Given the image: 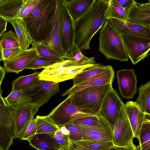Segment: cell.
<instances>
[{
    "label": "cell",
    "instance_id": "6da1fadb",
    "mask_svg": "<svg viewBox=\"0 0 150 150\" xmlns=\"http://www.w3.org/2000/svg\"><path fill=\"white\" fill-rule=\"evenodd\" d=\"M110 0H96L88 11L74 22V42L81 50L89 49L91 40L107 20Z\"/></svg>",
    "mask_w": 150,
    "mask_h": 150
},
{
    "label": "cell",
    "instance_id": "7a4b0ae2",
    "mask_svg": "<svg viewBox=\"0 0 150 150\" xmlns=\"http://www.w3.org/2000/svg\"><path fill=\"white\" fill-rule=\"evenodd\" d=\"M56 0H41L38 6L22 20L31 42L42 43L49 36L53 26Z\"/></svg>",
    "mask_w": 150,
    "mask_h": 150
},
{
    "label": "cell",
    "instance_id": "3957f363",
    "mask_svg": "<svg viewBox=\"0 0 150 150\" xmlns=\"http://www.w3.org/2000/svg\"><path fill=\"white\" fill-rule=\"evenodd\" d=\"M99 51L108 60L128 61L122 35L107 20L99 30Z\"/></svg>",
    "mask_w": 150,
    "mask_h": 150
},
{
    "label": "cell",
    "instance_id": "277c9868",
    "mask_svg": "<svg viewBox=\"0 0 150 150\" xmlns=\"http://www.w3.org/2000/svg\"><path fill=\"white\" fill-rule=\"evenodd\" d=\"M112 83L85 88L68 97L79 108L97 115L106 95L113 89Z\"/></svg>",
    "mask_w": 150,
    "mask_h": 150
},
{
    "label": "cell",
    "instance_id": "5b68a950",
    "mask_svg": "<svg viewBox=\"0 0 150 150\" xmlns=\"http://www.w3.org/2000/svg\"><path fill=\"white\" fill-rule=\"evenodd\" d=\"M93 64H88L71 59H65L45 69L39 75V79L56 83L64 81L73 79Z\"/></svg>",
    "mask_w": 150,
    "mask_h": 150
},
{
    "label": "cell",
    "instance_id": "8992f818",
    "mask_svg": "<svg viewBox=\"0 0 150 150\" xmlns=\"http://www.w3.org/2000/svg\"><path fill=\"white\" fill-rule=\"evenodd\" d=\"M94 115L78 107L68 97L54 108L48 116L60 127L77 119Z\"/></svg>",
    "mask_w": 150,
    "mask_h": 150
},
{
    "label": "cell",
    "instance_id": "52a82bcc",
    "mask_svg": "<svg viewBox=\"0 0 150 150\" xmlns=\"http://www.w3.org/2000/svg\"><path fill=\"white\" fill-rule=\"evenodd\" d=\"M59 91L58 83L40 79L21 91L32 99L31 103L36 104L39 108L48 103L50 98Z\"/></svg>",
    "mask_w": 150,
    "mask_h": 150
},
{
    "label": "cell",
    "instance_id": "ba28073f",
    "mask_svg": "<svg viewBox=\"0 0 150 150\" xmlns=\"http://www.w3.org/2000/svg\"><path fill=\"white\" fill-rule=\"evenodd\" d=\"M11 116V127L14 139L19 138L25 131L39 108L30 103L16 108L10 107Z\"/></svg>",
    "mask_w": 150,
    "mask_h": 150
},
{
    "label": "cell",
    "instance_id": "9c48e42d",
    "mask_svg": "<svg viewBox=\"0 0 150 150\" xmlns=\"http://www.w3.org/2000/svg\"><path fill=\"white\" fill-rule=\"evenodd\" d=\"M122 35L128 57L133 64H136L149 56L150 38L129 35Z\"/></svg>",
    "mask_w": 150,
    "mask_h": 150
},
{
    "label": "cell",
    "instance_id": "30bf717a",
    "mask_svg": "<svg viewBox=\"0 0 150 150\" xmlns=\"http://www.w3.org/2000/svg\"><path fill=\"white\" fill-rule=\"evenodd\" d=\"M59 19L61 44L66 59L74 44V22L66 7L64 0H60Z\"/></svg>",
    "mask_w": 150,
    "mask_h": 150
},
{
    "label": "cell",
    "instance_id": "8fae6325",
    "mask_svg": "<svg viewBox=\"0 0 150 150\" xmlns=\"http://www.w3.org/2000/svg\"><path fill=\"white\" fill-rule=\"evenodd\" d=\"M124 104L116 91L113 88L106 95L97 114L107 121L112 131Z\"/></svg>",
    "mask_w": 150,
    "mask_h": 150
},
{
    "label": "cell",
    "instance_id": "7c38bea8",
    "mask_svg": "<svg viewBox=\"0 0 150 150\" xmlns=\"http://www.w3.org/2000/svg\"><path fill=\"white\" fill-rule=\"evenodd\" d=\"M134 138L129 121L122 108L112 131L113 144L119 146H127L133 143V140Z\"/></svg>",
    "mask_w": 150,
    "mask_h": 150
},
{
    "label": "cell",
    "instance_id": "4fadbf2b",
    "mask_svg": "<svg viewBox=\"0 0 150 150\" xmlns=\"http://www.w3.org/2000/svg\"><path fill=\"white\" fill-rule=\"evenodd\" d=\"M75 125L81 134L82 140L112 141V130L107 121L100 116L97 125L88 127Z\"/></svg>",
    "mask_w": 150,
    "mask_h": 150
},
{
    "label": "cell",
    "instance_id": "5bb4252c",
    "mask_svg": "<svg viewBox=\"0 0 150 150\" xmlns=\"http://www.w3.org/2000/svg\"><path fill=\"white\" fill-rule=\"evenodd\" d=\"M115 76L114 69L111 65L101 72L88 79L73 86L62 93L61 96H70L76 92L87 88L106 85L112 83Z\"/></svg>",
    "mask_w": 150,
    "mask_h": 150
},
{
    "label": "cell",
    "instance_id": "9a60e30c",
    "mask_svg": "<svg viewBox=\"0 0 150 150\" xmlns=\"http://www.w3.org/2000/svg\"><path fill=\"white\" fill-rule=\"evenodd\" d=\"M117 75L120 94L123 98L132 99L137 93V82L134 70H120Z\"/></svg>",
    "mask_w": 150,
    "mask_h": 150
},
{
    "label": "cell",
    "instance_id": "2e32d148",
    "mask_svg": "<svg viewBox=\"0 0 150 150\" xmlns=\"http://www.w3.org/2000/svg\"><path fill=\"white\" fill-rule=\"evenodd\" d=\"M38 56L34 47H32L21 52L12 57L4 61L3 67L6 72L17 74L25 69L26 67Z\"/></svg>",
    "mask_w": 150,
    "mask_h": 150
},
{
    "label": "cell",
    "instance_id": "e0dca14e",
    "mask_svg": "<svg viewBox=\"0 0 150 150\" xmlns=\"http://www.w3.org/2000/svg\"><path fill=\"white\" fill-rule=\"evenodd\" d=\"M60 0H56L54 24L52 31L42 44L55 51L65 59V55L62 48L59 19Z\"/></svg>",
    "mask_w": 150,
    "mask_h": 150
},
{
    "label": "cell",
    "instance_id": "ac0fdd59",
    "mask_svg": "<svg viewBox=\"0 0 150 150\" xmlns=\"http://www.w3.org/2000/svg\"><path fill=\"white\" fill-rule=\"evenodd\" d=\"M123 110L132 128L134 138L138 140L139 134L144 121L145 113L137 102L130 101L124 104Z\"/></svg>",
    "mask_w": 150,
    "mask_h": 150
},
{
    "label": "cell",
    "instance_id": "d6986e66",
    "mask_svg": "<svg viewBox=\"0 0 150 150\" xmlns=\"http://www.w3.org/2000/svg\"><path fill=\"white\" fill-rule=\"evenodd\" d=\"M127 21L150 28V1L145 3L134 2L127 11Z\"/></svg>",
    "mask_w": 150,
    "mask_h": 150
},
{
    "label": "cell",
    "instance_id": "ffe728a7",
    "mask_svg": "<svg viewBox=\"0 0 150 150\" xmlns=\"http://www.w3.org/2000/svg\"><path fill=\"white\" fill-rule=\"evenodd\" d=\"M109 20L122 35H129L150 38V28L115 19L111 18Z\"/></svg>",
    "mask_w": 150,
    "mask_h": 150
},
{
    "label": "cell",
    "instance_id": "44dd1931",
    "mask_svg": "<svg viewBox=\"0 0 150 150\" xmlns=\"http://www.w3.org/2000/svg\"><path fill=\"white\" fill-rule=\"evenodd\" d=\"M67 10L75 22L86 13L96 0H64Z\"/></svg>",
    "mask_w": 150,
    "mask_h": 150
},
{
    "label": "cell",
    "instance_id": "7402d4cb",
    "mask_svg": "<svg viewBox=\"0 0 150 150\" xmlns=\"http://www.w3.org/2000/svg\"><path fill=\"white\" fill-rule=\"evenodd\" d=\"M27 141L37 150H59L61 146L48 134H36Z\"/></svg>",
    "mask_w": 150,
    "mask_h": 150
},
{
    "label": "cell",
    "instance_id": "603a6c76",
    "mask_svg": "<svg viewBox=\"0 0 150 150\" xmlns=\"http://www.w3.org/2000/svg\"><path fill=\"white\" fill-rule=\"evenodd\" d=\"M24 0H1L0 16L8 22L17 18Z\"/></svg>",
    "mask_w": 150,
    "mask_h": 150
},
{
    "label": "cell",
    "instance_id": "cb8c5ba5",
    "mask_svg": "<svg viewBox=\"0 0 150 150\" xmlns=\"http://www.w3.org/2000/svg\"><path fill=\"white\" fill-rule=\"evenodd\" d=\"M73 147L81 150H108L114 145L112 141L81 140L70 142Z\"/></svg>",
    "mask_w": 150,
    "mask_h": 150
},
{
    "label": "cell",
    "instance_id": "d4e9b609",
    "mask_svg": "<svg viewBox=\"0 0 150 150\" xmlns=\"http://www.w3.org/2000/svg\"><path fill=\"white\" fill-rule=\"evenodd\" d=\"M138 150H150V114L145 113L139 134Z\"/></svg>",
    "mask_w": 150,
    "mask_h": 150
},
{
    "label": "cell",
    "instance_id": "484cf974",
    "mask_svg": "<svg viewBox=\"0 0 150 150\" xmlns=\"http://www.w3.org/2000/svg\"><path fill=\"white\" fill-rule=\"evenodd\" d=\"M8 22L13 27L21 47L24 50H27L32 42L29 37L22 20L16 18Z\"/></svg>",
    "mask_w": 150,
    "mask_h": 150
},
{
    "label": "cell",
    "instance_id": "4316f807",
    "mask_svg": "<svg viewBox=\"0 0 150 150\" xmlns=\"http://www.w3.org/2000/svg\"><path fill=\"white\" fill-rule=\"evenodd\" d=\"M108 66V65L104 66L100 63H94L92 66L85 69L78 74L72 79L73 86L86 80L101 72Z\"/></svg>",
    "mask_w": 150,
    "mask_h": 150
},
{
    "label": "cell",
    "instance_id": "83f0119b",
    "mask_svg": "<svg viewBox=\"0 0 150 150\" xmlns=\"http://www.w3.org/2000/svg\"><path fill=\"white\" fill-rule=\"evenodd\" d=\"M35 119L37 129L36 134H49L60 128L48 115H37Z\"/></svg>",
    "mask_w": 150,
    "mask_h": 150
},
{
    "label": "cell",
    "instance_id": "f1b7e54d",
    "mask_svg": "<svg viewBox=\"0 0 150 150\" xmlns=\"http://www.w3.org/2000/svg\"><path fill=\"white\" fill-rule=\"evenodd\" d=\"M31 44L32 46L34 47L38 55L40 57L56 63L64 59L57 52L41 43H34L31 42Z\"/></svg>",
    "mask_w": 150,
    "mask_h": 150
},
{
    "label": "cell",
    "instance_id": "f546056e",
    "mask_svg": "<svg viewBox=\"0 0 150 150\" xmlns=\"http://www.w3.org/2000/svg\"><path fill=\"white\" fill-rule=\"evenodd\" d=\"M139 95L137 99L142 111L150 114V81L142 84L138 88Z\"/></svg>",
    "mask_w": 150,
    "mask_h": 150
},
{
    "label": "cell",
    "instance_id": "4dcf8cb0",
    "mask_svg": "<svg viewBox=\"0 0 150 150\" xmlns=\"http://www.w3.org/2000/svg\"><path fill=\"white\" fill-rule=\"evenodd\" d=\"M10 107L16 108L30 103H31L32 99L23 93L21 91L11 92L6 97L4 98Z\"/></svg>",
    "mask_w": 150,
    "mask_h": 150
},
{
    "label": "cell",
    "instance_id": "1f68e13d",
    "mask_svg": "<svg viewBox=\"0 0 150 150\" xmlns=\"http://www.w3.org/2000/svg\"><path fill=\"white\" fill-rule=\"evenodd\" d=\"M41 72H35L25 76H21L14 80L12 83L11 92L21 91L22 90L39 80Z\"/></svg>",
    "mask_w": 150,
    "mask_h": 150
},
{
    "label": "cell",
    "instance_id": "d6a6232c",
    "mask_svg": "<svg viewBox=\"0 0 150 150\" xmlns=\"http://www.w3.org/2000/svg\"><path fill=\"white\" fill-rule=\"evenodd\" d=\"M0 46L2 50L21 47L15 32L10 30L0 36Z\"/></svg>",
    "mask_w": 150,
    "mask_h": 150
},
{
    "label": "cell",
    "instance_id": "836d02e7",
    "mask_svg": "<svg viewBox=\"0 0 150 150\" xmlns=\"http://www.w3.org/2000/svg\"><path fill=\"white\" fill-rule=\"evenodd\" d=\"M128 10L112 3L110 0L108 7L107 20L111 18L126 21Z\"/></svg>",
    "mask_w": 150,
    "mask_h": 150
},
{
    "label": "cell",
    "instance_id": "e575fe53",
    "mask_svg": "<svg viewBox=\"0 0 150 150\" xmlns=\"http://www.w3.org/2000/svg\"><path fill=\"white\" fill-rule=\"evenodd\" d=\"M13 139L11 127L0 125V149L8 150L13 144Z\"/></svg>",
    "mask_w": 150,
    "mask_h": 150
},
{
    "label": "cell",
    "instance_id": "d590c367",
    "mask_svg": "<svg viewBox=\"0 0 150 150\" xmlns=\"http://www.w3.org/2000/svg\"><path fill=\"white\" fill-rule=\"evenodd\" d=\"M41 0H24L18 11L17 18L23 20L38 6Z\"/></svg>",
    "mask_w": 150,
    "mask_h": 150
},
{
    "label": "cell",
    "instance_id": "8d00e7d4",
    "mask_svg": "<svg viewBox=\"0 0 150 150\" xmlns=\"http://www.w3.org/2000/svg\"><path fill=\"white\" fill-rule=\"evenodd\" d=\"M71 59L76 61L88 64H92L95 63L96 62L94 57L89 58L85 56L82 54V51L75 43L69 54L65 59Z\"/></svg>",
    "mask_w": 150,
    "mask_h": 150
},
{
    "label": "cell",
    "instance_id": "74e56055",
    "mask_svg": "<svg viewBox=\"0 0 150 150\" xmlns=\"http://www.w3.org/2000/svg\"><path fill=\"white\" fill-rule=\"evenodd\" d=\"M100 119V116L94 115L77 119L70 123L85 126H93L98 124Z\"/></svg>",
    "mask_w": 150,
    "mask_h": 150
},
{
    "label": "cell",
    "instance_id": "f35d334b",
    "mask_svg": "<svg viewBox=\"0 0 150 150\" xmlns=\"http://www.w3.org/2000/svg\"><path fill=\"white\" fill-rule=\"evenodd\" d=\"M55 63L38 56L31 62L26 67L25 69L35 70L40 68L45 69Z\"/></svg>",
    "mask_w": 150,
    "mask_h": 150
},
{
    "label": "cell",
    "instance_id": "ab89813d",
    "mask_svg": "<svg viewBox=\"0 0 150 150\" xmlns=\"http://www.w3.org/2000/svg\"><path fill=\"white\" fill-rule=\"evenodd\" d=\"M0 125L10 128L11 125V116L10 107L0 105Z\"/></svg>",
    "mask_w": 150,
    "mask_h": 150
},
{
    "label": "cell",
    "instance_id": "60d3db41",
    "mask_svg": "<svg viewBox=\"0 0 150 150\" xmlns=\"http://www.w3.org/2000/svg\"><path fill=\"white\" fill-rule=\"evenodd\" d=\"M64 126L69 131V133L68 136L70 142L82 140L81 134L75 124L69 123Z\"/></svg>",
    "mask_w": 150,
    "mask_h": 150
},
{
    "label": "cell",
    "instance_id": "b9f144b4",
    "mask_svg": "<svg viewBox=\"0 0 150 150\" xmlns=\"http://www.w3.org/2000/svg\"><path fill=\"white\" fill-rule=\"evenodd\" d=\"M36 120L33 118L29 123L20 139L28 141L36 134Z\"/></svg>",
    "mask_w": 150,
    "mask_h": 150
},
{
    "label": "cell",
    "instance_id": "7bdbcfd3",
    "mask_svg": "<svg viewBox=\"0 0 150 150\" xmlns=\"http://www.w3.org/2000/svg\"><path fill=\"white\" fill-rule=\"evenodd\" d=\"M23 50L21 47L8 49L2 50V60L4 61L16 55Z\"/></svg>",
    "mask_w": 150,
    "mask_h": 150
},
{
    "label": "cell",
    "instance_id": "ee69618b",
    "mask_svg": "<svg viewBox=\"0 0 150 150\" xmlns=\"http://www.w3.org/2000/svg\"><path fill=\"white\" fill-rule=\"evenodd\" d=\"M113 4L127 10L130 8L134 0H110Z\"/></svg>",
    "mask_w": 150,
    "mask_h": 150
},
{
    "label": "cell",
    "instance_id": "f6af8a7d",
    "mask_svg": "<svg viewBox=\"0 0 150 150\" xmlns=\"http://www.w3.org/2000/svg\"><path fill=\"white\" fill-rule=\"evenodd\" d=\"M108 150H138L133 143L125 146H121L113 145Z\"/></svg>",
    "mask_w": 150,
    "mask_h": 150
},
{
    "label": "cell",
    "instance_id": "bcb514c9",
    "mask_svg": "<svg viewBox=\"0 0 150 150\" xmlns=\"http://www.w3.org/2000/svg\"><path fill=\"white\" fill-rule=\"evenodd\" d=\"M7 23L5 19L0 16V36L5 33L6 30Z\"/></svg>",
    "mask_w": 150,
    "mask_h": 150
},
{
    "label": "cell",
    "instance_id": "7dc6e473",
    "mask_svg": "<svg viewBox=\"0 0 150 150\" xmlns=\"http://www.w3.org/2000/svg\"><path fill=\"white\" fill-rule=\"evenodd\" d=\"M6 71L0 65V95L2 94V91L1 88V85L2 81L5 77Z\"/></svg>",
    "mask_w": 150,
    "mask_h": 150
},
{
    "label": "cell",
    "instance_id": "c3c4849f",
    "mask_svg": "<svg viewBox=\"0 0 150 150\" xmlns=\"http://www.w3.org/2000/svg\"><path fill=\"white\" fill-rule=\"evenodd\" d=\"M62 133L65 135H69V131L68 129L64 126H63L59 127Z\"/></svg>",
    "mask_w": 150,
    "mask_h": 150
},
{
    "label": "cell",
    "instance_id": "681fc988",
    "mask_svg": "<svg viewBox=\"0 0 150 150\" xmlns=\"http://www.w3.org/2000/svg\"><path fill=\"white\" fill-rule=\"evenodd\" d=\"M0 105L4 106H8L4 98L1 95H0Z\"/></svg>",
    "mask_w": 150,
    "mask_h": 150
},
{
    "label": "cell",
    "instance_id": "f907efd6",
    "mask_svg": "<svg viewBox=\"0 0 150 150\" xmlns=\"http://www.w3.org/2000/svg\"><path fill=\"white\" fill-rule=\"evenodd\" d=\"M59 150H73V149L70 145V146H61Z\"/></svg>",
    "mask_w": 150,
    "mask_h": 150
},
{
    "label": "cell",
    "instance_id": "816d5d0a",
    "mask_svg": "<svg viewBox=\"0 0 150 150\" xmlns=\"http://www.w3.org/2000/svg\"><path fill=\"white\" fill-rule=\"evenodd\" d=\"M2 60V50L0 46V62Z\"/></svg>",
    "mask_w": 150,
    "mask_h": 150
},
{
    "label": "cell",
    "instance_id": "f5cc1de1",
    "mask_svg": "<svg viewBox=\"0 0 150 150\" xmlns=\"http://www.w3.org/2000/svg\"><path fill=\"white\" fill-rule=\"evenodd\" d=\"M71 147L72 148L73 150H80L79 149H77V148H74L72 146H71Z\"/></svg>",
    "mask_w": 150,
    "mask_h": 150
},
{
    "label": "cell",
    "instance_id": "db71d44e",
    "mask_svg": "<svg viewBox=\"0 0 150 150\" xmlns=\"http://www.w3.org/2000/svg\"><path fill=\"white\" fill-rule=\"evenodd\" d=\"M0 150H1L0 149Z\"/></svg>",
    "mask_w": 150,
    "mask_h": 150
}]
</instances>
